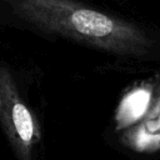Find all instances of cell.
<instances>
[{
  "label": "cell",
  "instance_id": "1",
  "mask_svg": "<svg viewBox=\"0 0 160 160\" xmlns=\"http://www.w3.org/2000/svg\"><path fill=\"white\" fill-rule=\"evenodd\" d=\"M32 26L119 56L142 58L154 46L138 25L76 0H0Z\"/></svg>",
  "mask_w": 160,
  "mask_h": 160
},
{
  "label": "cell",
  "instance_id": "2",
  "mask_svg": "<svg viewBox=\"0 0 160 160\" xmlns=\"http://www.w3.org/2000/svg\"><path fill=\"white\" fill-rule=\"evenodd\" d=\"M0 125L16 160H32L40 130L34 114L19 92L10 69L4 62H0Z\"/></svg>",
  "mask_w": 160,
  "mask_h": 160
},
{
  "label": "cell",
  "instance_id": "3",
  "mask_svg": "<svg viewBox=\"0 0 160 160\" xmlns=\"http://www.w3.org/2000/svg\"><path fill=\"white\" fill-rule=\"evenodd\" d=\"M124 142L136 151H154L160 149V98L142 120L125 132Z\"/></svg>",
  "mask_w": 160,
  "mask_h": 160
},
{
  "label": "cell",
  "instance_id": "4",
  "mask_svg": "<svg viewBox=\"0 0 160 160\" xmlns=\"http://www.w3.org/2000/svg\"><path fill=\"white\" fill-rule=\"evenodd\" d=\"M152 100V86L149 84H142L129 91L120 101L115 121L118 129L131 128L136 125L150 110V104Z\"/></svg>",
  "mask_w": 160,
  "mask_h": 160
}]
</instances>
